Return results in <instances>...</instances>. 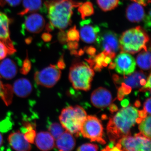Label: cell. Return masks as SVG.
Returning a JSON list of instances; mask_svg holds the SVG:
<instances>
[{
	"label": "cell",
	"instance_id": "15",
	"mask_svg": "<svg viewBox=\"0 0 151 151\" xmlns=\"http://www.w3.org/2000/svg\"><path fill=\"white\" fill-rule=\"evenodd\" d=\"M55 139L49 132H41L36 134L35 142L37 147L42 151H49L55 146Z\"/></svg>",
	"mask_w": 151,
	"mask_h": 151
},
{
	"label": "cell",
	"instance_id": "27",
	"mask_svg": "<svg viewBox=\"0 0 151 151\" xmlns=\"http://www.w3.org/2000/svg\"><path fill=\"white\" fill-rule=\"evenodd\" d=\"M97 4L100 8L107 12L112 10L118 6L119 4V0H97Z\"/></svg>",
	"mask_w": 151,
	"mask_h": 151
},
{
	"label": "cell",
	"instance_id": "25",
	"mask_svg": "<svg viewBox=\"0 0 151 151\" xmlns=\"http://www.w3.org/2000/svg\"><path fill=\"white\" fill-rule=\"evenodd\" d=\"M78 12L81 14V19H85L86 17L90 16L94 13V9L92 3L89 1L81 4L78 8Z\"/></svg>",
	"mask_w": 151,
	"mask_h": 151
},
{
	"label": "cell",
	"instance_id": "7",
	"mask_svg": "<svg viewBox=\"0 0 151 151\" xmlns=\"http://www.w3.org/2000/svg\"><path fill=\"white\" fill-rule=\"evenodd\" d=\"M81 134L91 142H97L102 145L106 144L103 139V125L101 121L96 116H87L82 124Z\"/></svg>",
	"mask_w": 151,
	"mask_h": 151
},
{
	"label": "cell",
	"instance_id": "13",
	"mask_svg": "<svg viewBox=\"0 0 151 151\" xmlns=\"http://www.w3.org/2000/svg\"><path fill=\"white\" fill-rule=\"evenodd\" d=\"M91 101L92 105L96 108H105L112 103V94L106 88L100 87L92 92Z\"/></svg>",
	"mask_w": 151,
	"mask_h": 151
},
{
	"label": "cell",
	"instance_id": "21",
	"mask_svg": "<svg viewBox=\"0 0 151 151\" xmlns=\"http://www.w3.org/2000/svg\"><path fill=\"white\" fill-rule=\"evenodd\" d=\"M146 78L145 73L142 71H136L129 75L124 76V84L131 88H139L145 84Z\"/></svg>",
	"mask_w": 151,
	"mask_h": 151
},
{
	"label": "cell",
	"instance_id": "40",
	"mask_svg": "<svg viewBox=\"0 0 151 151\" xmlns=\"http://www.w3.org/2000/svg\"><path fill=\"white\" fill-rule=\"evenodd\" d=\"M57 66L60 69H63L65 67V64L64 63V60H63V57L62 56L58 61V63Z\"/></svg>",
	"mask_w": 151,
	"mask_h": 151
},
{
	"label": "cell",
	"instance_id": "22",
	"mask_svg": "<svg viewBox=\"0 0 151 151\" xmlns=\"http://www.w3.org/2000/svg\"><path fill=\"white\" fill-rule=\"evenodd\" d=\"M42 6V0H23V9L18 14L22 16L27 14L35 12L40 10Z\"/></svg>",
	"mask_w": 151,
	"mask_h": 151
},
{
	"label": "cell",
	"instance_id": "43",
	"mask_svg": "<svg viewBox=\"0 0 151 151\" xmlns=\"http://www.w3.org/2000/svg\"><path fill=\"white\" fill-rule=\"evenodd\" d=\"M52 37L51 35L49 34L45 33L42 35V38H43V40L48 41L51 40Z\"/></svg>",
	"mask_w": 151,
	"mask_h": 151
},
{
	"label": "cell",
	"instance_id": "6",
	"mask_svg": "<svg viewBox=\"0 0 151 151\" xmlns=\"http://www.w3.org/2000/svg\"><path fill=\"white\" fill-rule=\"evenodd\" d=\"M116 145L120 151H151L150 139L140 132L134 137L129 135L120 139Z\"/></svg>",
	"mask_w": 151,
	"mask_h": 151
},
{
	"label": "cell",
	"instance_id": "23",
	"mask_svg": "<svg viewBox=\"0 0 151 151\" xmlns=\"http://www.w3.org/2000/svg\"><path fill=\"white\" fill-rule=\"evenodd\" d=\"M138 66L144 70H148L151 68L150 48L149 50H143L138 54L137 58Z\"/></svg>",
	"mask_w": 151,
	"mask_h": 151
},
{
	"label": "cell",
	"instance_id": "17",
	"mask_svg": "<svg viewBox=\"0 0 151 151\" xmlns=\"http://www.w3.org/2000/svg\"><path fill=\"white\" fill-rule=\"evenodd\" d=\"M55 140V147L60 151H71L75 147V139L73 135L67 131L63 132Z\"/></svg>",
	"mask_w": 151,
	"mask_h": 151
},
{
	"label": "cell",
	"instance_id": "30",
	"mask_svg": "<svg viewBox=\"0 0 151 151\" xmlns=\"http://www.w3.org/2000/svg\"><path fill=\"white\" fill-rule=\"evenodd\" d=\"M16 51L14 47H11L4 42L0 40V60L4 59L9 55L14 54Z\"/></svg>",
	"mask_w": 151,
	"mask_h": 151
},
{
	"label": "cell",
	"instance_id": "32",
	"mask_svg": "<svg viewBox=\"0 0 151 151\" xmlns=\"http://www.w3.org/2000/svg\"><path fill=\"white\" fill-rule=\"evenodd\" d=\"M98 146L96 144H85L79 147L77 149V151H96L98 150Z\"/></svg>",
	"mask_w": 151,
	"mask_h": 151
},
{
	"label": "cell",
	"instance_id": "47",
	"mask_svg": "<svg viewBox=\"0 0 151 151\" xmlns=\"http://www.w3.org/2000/svg\"><path fill=\"white\" fill-rule=\"evenodd\" d=\"M135 106H136V107H139L140 106H141V103L140 101L139 100H137L135 103Z\"/></svg>",
	"mask_w": 151,
	"mask_h": 151
},
{
	"label": "cell",
	"instance_id": "35",
	"mask_svg": "<svg viewBox=\"0 0 151 151\" xmlns=\"http://www.w3.org/2000/svg\"><path fill=\"white\" fill-rule=\"evenodd\" d=\"M141 92H144L146 91H150L151 90V74H150L148 77L147 81L145 84L139 89Z\"/></svg>",
	"mask_w": 151,
	"mask_h": 151
},
{
	"label": "cell",
	"instance_id": "42",
	"mask_svg": "<svg viewBox=\"0 0 151 151\" xmlns=\"http://www.w3.org/2000/svg\"><path fill=\"white\" fill-rule=\"evenodd\" d=\"M109 109L110 111H111V113H113L114 112H116L118 111V108L117 106H116L115 104H112L111 105H110V107H109Z\"/></svg>",
	"mask_w": 151,
	"mask_h": 151
},
{
	"label": "cell",
	"instance_id": "12",
	"mask_svg": "<svg viewBox=\"0 0 151 151\" xmlns=\"http://www.w3.org/2000/svg\"><path fill=\"white\" fill-rule=\"evenodd\" d=\"M45 26V21L40 14L32 13L27 17L23 24L24 30L30 34L41 32Z\"/></svg>",
	"mask_w": 151,
	"mask_h": 151
},
{
	"label": "cell",
	"instance_id": "28",
	"mask_svg": "<svg viewBox=\"0 0 151 151\" xmlns=\"http://www.w3.org/2000/svg\"><path fill=\"white\" fill-rule=\"evenodd\" d=\"M34 126L30 125L23 128V134L25 139L30 144L34 143L36 133Z\"/></svg>",
	"mask_w": 151,
	"mask_h": 151
},
{
	"label": "cell",
	"instance_id": "29",
	"mask_svg": "<svg viewBox=\"0 0 151 151\" xmlns=\"http://www.w3.org/2000/svg\"><path fill=\"white\" fill-rule=\"evenodd\" d=\"M49 132L56 140L63 133L66 131L61 124L53 123L49 125L48 128Z\"/></svg>",
	"mask_w": 151,
	"mask_h": 151
},
{
	"label": "cell",
	"instance_id": "8",
	"mask_svg": "<svg viewBox=\"0 0 151 151\" xmlns=\"http://www.w3.org/2000/svg\"><path fill=\"white\" fill-rule=\"evenodd\" d=\"M61 75V70L57 65L50 64L40 71H37L34 78L38 85L51 88L59 81Z\"/></svg>",
	"mask_w": 151,
	"mask_h": 151
},
{
	"label": "cell",
	"instance_id": "20",
	"mask_svg": "<svg viewBox=\"0 0 151 151\" xmlns=\"http://www.w3.org/2000/svg\"><path fill=\"white\" fill-rule=\"evenodd\" d=\"M126 16L127 19L132 22H139L145 18V10L140 4L136 2L132 3L127 8Z\"/></svg>",
	"mask_w": 151,
	"mask_h": 151
},
{
	"label": "cell",
	"instance_id": "41",
	"mask_svg": "<svg viewBox=\"0 0 151 151\" xmlns=\"http://www.w3.org/2000/svg\"><path fill=\"white\" fill-rule=\"evenodd\" d=\"M138 114H139V117L142 119H145L147 116V113L144 110L138 111Z\"/></svg>",
	"mask_w": 151,
	"mask_h": 151
},
{
	"label": "cell",
	"instance_id": "5",
	"mask_svg": "<svg viewBox=\"0 0 151 151\" xmlns=\"http://www.w3.org/2000/svg\"><path fill=\"white\" fill-rule=\"evenodd\" d=\"M94 75V70L88 64L76 63L70 67L69 79L74 89L87 91L91 88Z\"/></svg>",
	"mask_w": 151,
	"mask_h": 151
},
{
	"label": "cell",
	"instance_id": "48",
	"mask_svg": "<svg viewBox=\"0 0 151 151\" xmlns=\"http://www.w3.org/2000/svg\"><path fill=\"white\" fill-rule=\"evenodd\" d=\"M62 1V0H54V1Z\"/></svg>",
	"mask_w": 151,
	"mask_h": 151
},
{
	"label": "cell",
	"instance_id": "1",
	"mask_svg": "<svg viewBox=\"0 0 151 151\" xmlns=\"http://www.w3.org/2000/svg\"><path fill=\"white\" fill-rule=\"evenodd\" d=\"M139 117L138 110L132 106L123 107L111 117L107 128L111 142L116 144L120 139L131 135V129Z\"/></svg>",
	"mask_w": 151,
	"mask_h": 151
},
{
	"label": "cell",
	"instance_id": "14",
	"mask_svg": "<svg viewBox=\"0 0 151 151\" xmlns=\"http://www.w3.org/2000/svg\"><path fill=\"white\" fill-rule=\"evenodd\" d=\"M11 147L15 150L28 151L32 149L31 145L25 139L23 134L20 131L11 133L8 138Z\"/></svg>",
	"mask_w": 151,
	"mask_h": 151
},
{
	"label": "cell",
	"instance_id": "46",
	"mask_svg": "<svg viewBox=\"0 0 151 151\" xmlns=\"http://www.w3.org/2000/svg\"><path fill=\"white\" fill-rule=\"evenodd\" d=\"M3 143V137L2 135L0 133V147L2 145Z\"/></svg>",
	"mask_w": 151,
	"mask_h": 151
},
{
	"label": "cell",
	"instance_id": "37",
	"mask_svg": "<svg viewBox=\"0 0 151 151\" xmlns=\"http://www.w3.org/2000/svg\"><path fill=\"white\" fill-rule=\"evenodd\" d=\"M78 44L77 42L76 41H70L68 42L67 47V48L69 50H73L78 48Z\"/></svg>",
	"mask_w": 151,
	"mask_h": 151
},
{
	"label": "cell",
	"instance_id": "10",
	"mask_svg": "<svg viewBox=\"0 0 151 151\" xmlns=\"http://www.w3.org/2000/svg\"><path fill=\"white\" fill-rule=\"evenodd\" d=\"M115 68L117 73L124 76L129 75L134 72L136 62L133 57L129 53L122 52L115 60Z\"/></svg>",
	"mask_w": 151,
	"mask_h": 151
},
{
	"label": "cell",
	"instance_id": "45",
	"mask_svg": "<svg viewBox=\"0 0 151 151\" xmlns=\"http://www.w3.org/2000/svg\"><path fill=\"white\" fill-rule=\"evenodd\" d=\"M109 68L110 69H113L115 67V63H113L111 62L110 63V65H109Z\"/></svg>",
	"mask_w": 151,
	"mask_h": 151
},
{
	"label": "cell",
	"instance_id": "31",
	"mask_svg": "<svg viewBox=\"0 0 151 151\" xmlns=\"http://www.w3.org/2000/svg\"><path fill=\"white\" fill-rule=\"evenodd\" d=\"M66 37L67 42L70 41L78 42L79 40L80 35L76 26L68 30L66 33Z\"/></svg>",
	"mask_w": 151,
	"mask_h": 151
},
{
	"label": "cell",
	"instance_id": "11",
	"mask_svg": "<svg viewBox=\"0 0 151 151\" xmlns=\"http://www.w3.org/2000/svg\"><path fill=\"white\" fill-rule=\"evenodd\" d=\"M80 35L81 40L87 43H92L97 40L100 28L97 25L92 24L91 19L80 22Z\"/></svg>",
	"mask_w": 151,
	"mask_h": 151
},
{
	"label": "cell",
	"instance_id": "3",
	"mask_svg": "<svg viewBox=\"0 0 151 151\" xmlns=\"http://www.w3.org/2000/svg\"><path fill=\"white\" fill-rule=\"evenodd\" d=\"M149 37L141 27L127 30L122 33L119 39L120 49L122 52L130 54L137 53L142 50H147Z\"/></svg>",
	"mask_w": 151,
	"mask_h": 151
},
{
	"label": "cell",
	"instance_id": "26",
	"mask_svg": "<svg viewBox=\"0 0 151 151\" xmlns=\"http://www.w3.org/2000/svg\"><path fill=\"white\" fill-rule=\"evenodd\" d=\"M139 129L140 133L151 139V116L149 115L143 119L139 124Z\"/></svg>",
	"mask_w": 151,
	"mask_h": 151
},
{
	"label": "cell",
	"instance_id": "34",
	"mask_svg": "<svg viewBox=\"0 0 151 151\" xmlns=\"http://www.w3.org/2000/svg\"><path fill=\"white\" fill-rule=\"evenodd\" d=\"M145 28L147 30H150L151 27V11L150 10L148 14L145 16L144 19Z\"/></svg>",
	"mask_w": 151,
	"mask_h": 151
},
{
	"label": "cell",
	"instance_id": "36",
	"mask_svg": "<svg viewBox=\"0 0 151 151\" xmlns=\"http://www.w3.org/2000/svg\"><path fill=\"white\" fill-rule=\"evenodd\" d=\"M144 110H145L149 115L151 114V98H148L144 103Z\"/></svg>",
	"mask_w": 151,
	"mask_h": 151
},
{
	"label": "cell",
	"instance_id": "33",
	"mask_svg": "<svg viewBox=\"0 0 151 151\" xmlns=\"http://www.w3.org/2000/svg\"><path fill=\"white\" fill-rule=\"evenodd\" d=\"M31 69V63L28 58L24 61L23 65L21 69V72L23 74H27Z\"/></svg>",
	"mask_w": 151,
	"mask_h": 151
},
{
	"label": "cell",
	"instance_id": "19",
	"mask_svg": "<svg viewBox=\"0 0 151 151\" xmlns=\"http://www.w3.org/2000/svg\"><path fill=\"white\" fill-rule=\"evenodd\" d=\"M13 92L18 97L25 98L29 96L32 90V86L29 80L25 78H19L14 83Z\"/></svg>",
	"mask_w": 151,
	"mask_h": 151
},
{
	"label": "cell",
	"instance_id": "16",
	"mask_svg": "<svg viewBox=\"0 0 151 151\" xmlns=\"http://www.w3.org/2000/svg\"><path fill=\"white\" fill-rule=\"evenodd\" d=\"M11 22V19L8 16L0 12V40L4 42L11 47H14L10 36Z\"/></svg>",
	"mask_w": 151,
	"mask_h": 151
},
{
	"label": "cell",
	"instance_id": "44",
	"mask_svg": "<svg viewBox=\"0 0 151 151\" xmlns=\"http://www.w3.org/2000/svg\"><path fill=\"white\" fill-rule=\"evenodd\" d=\"M122 105L123 107H127L129 105V102L127 100H123L122 102Z\"/></svg>",
	"mask_w": 151,
	"mask_h": 151
},
{
	"label": "cell",
	"instance_id": "4",
	"mask_svg": "<svg viewBox=\"0 0 151 151\" xmlns=\"http://www.w3.org/2000/svg\"><path fill=\"white\" fill-rule=\"evenodd\" d=\"M87 117L86 111L81 106H69L63 109L59 116L62 127L71 134L79 137L82 124Z\"/></svg>",
	"mask_w": 151,
	"mask_h": 151
},
{
	"label": "cell",
	"instance_id": "9",
	"mask_svg": "<svg viewBox=\"0 0 151 151\" xmlns=\"http://www.w3.org/2000/svg\"><path fill=\"white\" fill-rule=\"evenodd\" d=\"M96 42L98 47L112 59L120 49L118 36L111 31H105L98 35Z\"/></svg>",
	"mask_w": 151,
	"mask_h": 151
},
{
	"label": "cell",
	"instance_id": "38",
	"mask_svg": "<svg viewBox=\"0 0 151 151\" xmlns=\"http://www.w3.org/2000/svg\"><path fill=\"white\" fill-rule=\"evenodd\" d=\"M84 49H85L86 53L90 55V56H93L95 55L96 50L95 48L91 46L88 47H85Z\"/></svg>",
	"mask_w": 151,
	"mask_h": 151
},
{
	"label": "cell",
	"instance_id": "39",
	"mask_svg": "<svg viewBox=\"0 0 151 151\" xmlns=\"http://www.w3.org/2000/svg\"><path fill=\"white\" fill-rule=\"evenodd\" d=\"M135 2L139 3L142 5L146 6L150 3V0H131Z\"/></svg>",
	"mask_w": 151,
	"mask_h": 151
},
{
	"label": "cell",
	"instance_id": "24",
	"mask_svg": "<svg viewBox=\"0 0 151 151\" xmlns=\"http://www.w3.org/2000/svg\"><path fill=\"white\" fill-rule=\"evenodd\" d=\"M13 92L12 86L9 84H3L0 80V96L6 105H8L11 104Z\"/></svg>",
	"mask_w": 151,
	"mask_h": 151
},
{
	"label": "cell",
	"instance_id": "18",
	"mask_svg": "<svg viewBox=\"0 0 151 151\" xmlns=\"http://www.w3.org/2000/svg\"><path fill=\"white\" fill-rule=\"evenodd\" d=\"M0 62V77L6 79H12L16 76L17 66L12 60L4 58Z\"/></svg>",
	"mask_w": 151,
	"mask_h": 151
},
{
	"label": "cell",
	"instance_id": "2",
	"mask_svg": "<svg viewBox=\"0 0 151 151\" xmlns=\"http://www.w3.org/2000/svg\"><path fill=\"white\" fill-rule=\"evenodd\" d=\"M81 3L73 0L50 1L45 3L47 9V17L50 24L47 28L50 30L55 28L63 30L71 23V18L74 8L79 6Z\"/></svg>",
	"mask_w": 151,
	"mask_h": 151
}]
</instances>
